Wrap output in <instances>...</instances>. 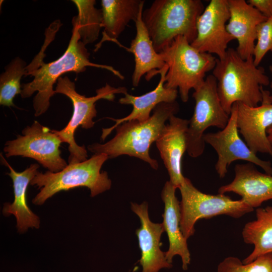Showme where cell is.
Here are the masks:
<instances>
[{"label": "cell", "mask_w": 272, "mask_h": 272, "mask_svg": "<svg viewBox=\"0 0 272 272\" xmlns=\"http://www.w3.org/2000/svg\"><path fill=\"white\" fill-rule=\"evenodd\" d=\"M72 35L64 53L56 60L44 63V53H40L26 66L27 76L33 77V80L22 85L21 97L26 98L37 92L33 99L35 116L44 113L50 105V99L55 94L53 85L63 74L73 72L80 73L84 72L87 66L105 69L111 72L121 80L124 76L112 66L91 62L90 53L85 45L81 41L77 25L72 23Z\"/></svg>", "instance_id": "1"}, {"label": "cell", "mask_w": 272, "mask_h": 272, "mask_svg": "<svg viewBox=\"0 0 272 272\" xmlns=\"http://www.w3.org/2000/svg\"><path fill=\"white\" fill-rule=\"evenodd\" d=\"M212 74L222 106L229 115L235 103L258 106L262 100L261 88L270 84L264 69L254 64L253 56L243 59L232 48H228L223 58H217Z\"/></svg>", "instance_id": "2"}, {"label": "cell", "mask_w": 272, "mask_h": 272, "mask_svg": "<svg viewBox=\"0 0 272 272\" xmlns=\"http://www.w3.org/2000/svg\"><path fill=\"white\" fill-rule=\"evenodd\" d=\"M179 110L176 101L161 103L155 108L148 120L123 122L115 128L116 134L111 140L105 144H91L87 148L94 154H105L109 158L123 155L136 157L157 169L158 162L150 157V148L156 142L166 122Z\"/></svg>", "instance_id": "3"}, {"label": "cell", "mask_w": 272, "mask_h": 272, "mask_svg": "<svg viewBox=\"0 0 272 272\" xmlns=\"http://www.w3.org/2000/svg\"><path fill=\"white\" fill-rule=\"evenodd\" d=\"M205 9L200 0H155L142 13L156 51L159 53L178 36L191 43L197 34L196 22Z\"/></svg>", "instance_id": "4"}, {"label": "cell", "mask_w": 272, "mask_h": 272, "mask_svg": "<svg viewBox=\"0 0 272 272\" xmlns=\"http://www.w3.org/2000/svg\"><path fill=\"white\" fill-rule=\"evenodd\" d=\"M108 159L105 154H94L84 161L69 164L58 172H38L30 182L40 189L32 202L41 205L55 193L78 187L88 188L92 197L109 189L111 181L106 171L101 172Z\"/></svg>", "instance_id": "5"}, {"label": "cell", "mask_w": 272, "mask_h": 272, "mask_svg": "<svg viewBox=\"0 0 272 272\" xmlns=\"http://www.w3.org/2000/svg\"><path fill=\"white\" fill-rule=\"evenodd\" d=\"M168 67L164 86L178 89L181 100L186 102L191 89H195L213 71L217 58L193 47L183 36H178L159 52Z\"/></svg>", "instance_id": "6"}, {"label": "cell", "mask_w": 272, "mask_h": 272, "mask_svg": "<svg viewBox=\"0 0 272 272\" xmlns=\"http://www.w3.org/2000/svg\"><path fill=\"white\" fill-rule=\"evenodd\" d=\"M55 94L60 93L67 96L72 101L73 106L72 116L67 124L63 129L52 131L60 138L62 143L69 144L70 155L69 164H76L87 159L88 154L84 146H79L75 141V133L77 128L81 126L85 129L93 127V120L96 116V102L103 99L113 101L116 94L127 93L125 87L115 88L106 84L96 90V95L87 97L78 93L76 90L75 84L65 76L60 77L57 81L54 90Z\"/></svg>", "instance_id": "7"}, {"label": "cell", "mask_w": 272, "mask_h": 272, "mask_svg": "<svg viewBox=\"0 0 272 272\" xmlns=\"http://www.w3.org/2000/svg\"><path fill=\"white\" fill-rule=\"evenodd\" d=\"M179 189L181 195L180 228L187 240L194 234L195 224L199 219L223 215L237 219L254 210L241 199L233 200L225 194L203 193L186 177Z\"/></svg>", "instance_id": "8"}, {"label": "cell", "mask_w": 272, "mask_h": 272, "mask_svg": "<svg viewBox=\"0 0 272 272\" xmlns=\"http://www.w3.org/2000/svg\"><path fill=\"white\" fill-rule=\"evenodd\" d=\"M192 97L195 106L192 117L189 120L187 130V152L192 158L201 156L204 152L205 131L211 126L223 129L227 124L229 116L222 106L216 78L210 75L194 90Z\"/></svg>", "instance_id": "9"}, {"label": "cell", "mask_w": 272, "mask_h": 272, "mask_svg": "<svg viewBox=\"0 0 272 272\" xmlns=\"http://www.w3.org/2000/svg\"><path fill=\"white\" fill-rule=\"evenodd\" d=\"M22 134L5 143L6 157L32 158L52 172H58L66 167V161L60 156L59 147L62 142L52 130L34 121L24 128Z\"/></svg>", "instance_id": "10"}, {"label": "cell", "mask_w": 272, "mask_h": 272, "mask_svg": "<svg viewBox=\"0 0 272 272\" xmlns=\"http://www.w3.org/2000/svg\"><path fill=\"white\" fill-rule=\"evenodd\" d=\"M206 143L211 145L218 155L215 169L220 178H224L228 166L237 160H243L261 168L265 173L272 175L270 161L259 158L247 146L239 135L237 125V104L232 107L227 124L221 130L205 134Z\"/></svg>", "instance_id": "11"}, {"label": "cell", "mask_w": 272, "mask_h": 272, "mask_svg": "<svg viewBox=\"0 0 272 272\" xmlns=\"http://www.w3.org/2000/svg\"><path fill=\"white\" fill-rule=\"evenodd\" d=\"M229 17L228 0H211L197 19L196 36L191 45L201 52L223 58L234 40L226 29Z\"/></svg>", "instance_id": "12"}, {"label": "cell", "mask_w": 272, "mask_h": 272, "mask_svg": "<svg viewBox=\"0 0 272 272\" xmlns=\"http://www.w3.org/2000/svg\"><path fill=\"white\" fill-rule=\"evenodd\" d=\"M260 105L251 107L237 104V125L245 143L255 154L265 153L272 158V145L266 130L272 125V95L261 88Z\"/></svg>", "instance_id": "13"}, {"label": "cell", "mask_w": 272, "mask_h": 272, "mask_svg": "<svg viewBox=\"0 0 272 272\" xmlns=\"http://www.w3.org/2000/svg\"><path fill=\"white\" fill-rule=\"evenodd\" d=\"M156 141L170 177V181L179 188L185 177L182 173V158L187 151L186 134L189 120L173 115Z\"/></svg>", "instance_id": "14"}, {"label": "cell", "mask_w": 272, "mask_h": 272, "mask_svg": "<svg viewBox=\"0 0 272 272\" xmlns=\"http://www.w3.org/2000/svg\"><path fill=\"white\" fill-rule=\"evenodd\" d=\"M131 210L139 217L141 227L137 229L139 247L141 251L140 264L142 272H158L162 268L172 266L166 257L165 252L161 250V236L164 229L162 224L152 222L149 216L146 202L139 205L131 203Z\"/></svg>", "instance_id": "15"}, {"label": "cell", "mask_w": 272, "mask_h": 272, "mask_svg": "<svg viewBox=\"0 0 272 272\" xmlns=\"http://www.w3.org/2000/svg\"><path fill=\"white\" fill-rule=\"evenodd\" d=\"M230 17L226 29L238 42L236 51L243 59L252 56L258 26L267 18L245 0H228Z\"/></svg>", "instance_id": "16"}, {"label": "cell", "mask_w": 272, "mask_h": 272, "mask_svg": "<svg viewBox=\"0 0 272 272\" xmlns=\"http://www.w3.org/2000/svg\"><path fill=\"white\" fill-rule=\"evenodd\" d=\"M232 182L221 186L218 193L233 192L238 194L254 209L272 199V175L259 171L251 163L237 164Z\"/></svg>", "instance_id": "17"}, {"label": "cell", "mask_w": 272, "mask_h": 272, "mask_svg": "<svg viewBox=\"0 0 272 272\" xmlns=\"http://www.w3.org/2000/svg\"><path fill=\"white\" fill-rule=\"evenodd\" d=\"M168 71V67L165 65L160 71L155 72L154 75H160V80L157 87L142 95L137 96L128 93L124 97L119 99V103L125 105H131L132 110L127 116L119 119L108 117L115 122V124L107 128H103L101 139L104 140L106 138L115 128L123 122L131 120L144 121L151 116V111L159 104L163 102H172L176 101L177 97V89L167 88L164 86L165 79Z\"/></svg>", "instance_id": "18"}, {"label": "cell", "mask_w": 272, "mask_h": 272, "mask_svg": "<svg viewBox=\"0 0 272 272\" xmlns=\"http://www.w3.org/2000/svg\"><path fill=\"white\" fill-rule=\"evenodd\" d=\"M3 164L7 166L10 172L7 173L13 183L14 200L11 203L4 204L3 213L5 216L13 215L17 220V227L20 233L27 230L29 228H39V217L33 213L27 203V189L28 184L38 173L39 165L32 164L23 171H16L1 154Z\"/></svg>", "instance_id": "19"}, {"label": "cell", "mask_w": 272, "mask_h": 272, "mask_svg": "<svg viewBox=\"0 0 272 272\" xmlns=\"http://www.w3.org/2000/svg\"><path fill=\"white\" fill-rule=\"evenodd\" d=\"M176 188L170 181H167L163 188L161 197L164 203L163 226L167 233L169 242L165 257L171 263L175 255H179L182 260V268L186 270L190 262V254L180 228V202L175 195Z\"/></svg>", "instance_id": "20"}, {"label": "cell", "mask_w": 272, "mask_h": 272, "mask_svg": "<svg viewBox=\"0 0 272 272\" xmlns=\"http://www.w3.org/2000/svg\"><path fill=\"white\" fill-rule=\"evenodd\" d=\"M142 9L134 21L136 34L130 43L129 48L120 44L127 51L132 53L134 57V69L131 77L132 85L137 87L142 77L146 75V79L149 81L156 71H160L165 65L162 56L158 53L153 45L148 30L142 19Z\"/></svg>", "instance_id": "21"}, {"label": "cell", "mask_w": 272, "mask_h": 272, "mask_svg": "<svg viewBox=\"0 0 272 272\" xmlns=\"http://www.w3.org/2000/svg\"><path fill=\"white\" fill-rule=\"evenodd\" d=\"M103 37L97 45L96 51L104 41H117V38L131 20L137 19L144 9L145 1L102 0Z\"/></svg>", "instance_id": "22"}, {"label": "cell", "mask_w": 272, "mask_h": 272, "mask_svg": "<svg viewBox=\"0 0 272 272\" xmlns=\"http://www.w3.org/2000/svg\"><path fill=\"white\" fill-rule=\"evenodd\" d=\"M242 236L245 243L254 245L252 252L243 260V263L272 253V206L257 208L256 219L244 225Z\"/></svg>", "instance_id": "23"}, {"label": "cell", "mask_w": 272, "mask_h": 272, "mask_svg": "<svg viewBox=\"0 0 272 272\" xmlns=\"http://www.w3.org/2000/svg\"><path fill=\"white\" fill-rule=\"evenodd\" d=\"M76 6L78 14L73 17L81 41L86 45L96 41L101 29L103 27V17L101 9L95 7V0H73Z\"/></svg>", "instance_id": "24"}, {"label": "cell", "mask_w": 272, "mask_h": 272, "mask_svg": "<svg viewBox=\"0 0 272 272\" xmlns=\"http://www.w3.org/2000/svg\"><path fill=\"white\" fill-rule=\"evenodd\" d=\"M26 63L20 57H16L5 67V71L0 76V104L15 107L13 100L21 93V79L26 76Z\"/></svg>", "instance_id": "25"}, {"label": "cell", "mask_w": 272, "mask_h": 272, "mask_svg": "<svg viewBox=\"0 0 272 272\" xmlns=\"http://www.w3.org/2000/svg\"><path fill=\"white\" fill-rule=\"evenodd\" d=\"M217 272H272V253L261 255L246 264L238 257H227L219 264Z\"/></svg>", "instance_id": "26"}, {"label": "cell", "mask_w": 272, "mask_h": 272, "mask_svg": "<svg viewBox=\"0 0 272 272\" xmlns=\"http://www.w3.org/2000/svg\"><path fill=\"white\" fill-rule=\"evenodd\" d=\"M272 52V16L257 28L256 40L253 53L254 64L258 66L267 52Z\"/></svg>", "instance_id": "27"}, {"label": "cell", "mask_w": 272, "mask_h": 272, "mask_svg": "<svg viewBox=\"0 0 272 272\" xmlns=\"http://www.w3.org/2000/svg\"><path fill=\"white\" fill-rule=\"evenodd\" d=\"M247 2L266 18L272 16V0H248Z\"/></svg>", "instance_id": "28"}, {"label": "cell", "mask_w": 272, "mask_h": 272, "mask_svg": "<svg viewBox=\"0 0 272 272\" xmlns=\"http://www.w3.org/2000/svg\"><path fill=\"white\" fill-rule=\"evenodd\" d=\"M266 133L268 139L270 144L272 145V125L267 128Z\"/></svg>", "instance_id": "29"}, {"label": "cell", "mask_w": 272, "mask_h": 272, "mask_svg": "<svg viewBox=\"0 0 272 272\" xmlns=\"http://www.w3.org/2000/svg\"><path fill=\"white\" fill-rule=\"evenodd\" d=\"M269 70L271 74H272V65L269 66ZM270 87L272 89V81L270 83Z\"/></svg>", "instance_id": "30"}]
</instances>
